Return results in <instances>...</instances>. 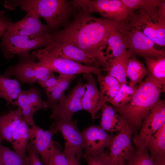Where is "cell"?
Listing matches in <instances>:
<instances>
[{
    "mask_svg": "<svg viewBox=\"0 0 165 165\" xmlns=\"http://www.w3.org/2000/svg\"><path fill=\"white\" fill-rule=\"evenodd\" d=\"M14 105L18 106L22 109L24 120L28 125L31 126L34 123L33 116L38 110L31 105L27 90H21Z\"/></svg>",
    "mask_w": 165,
    "mask_h": 165,
    "instance_id": "cell-31",
    "label": "cell"
},
{
    "mask_svg": "<svg viewBox=\"0 0 165 165\" xmlns=\"http://www.w3.org/2000/svg\"><path fill=\"white\" fill-rule=\"evenodd\" d=\"M83 157L88 165H111L108 154L104 150L98 154Z\"/></svg>",
    "mask_w": 165,
    "mask_h": 165,
    "instance_id": "cell-37",
    "label": "cell"
},
{
    "mask_svg": "<svg viewBox=\"0 0 165 165\" xmlns=\"http://www.w3.org/2000/svg\"><path fill=\"white\" fill-rule=\"evenodd\" d=\"M76 121L58 120L55 121L50 128L56 133L60 131L66 142L63 152L67 158L75 156L79 162L83 155L85 144L82 133L77 126Z\"/></svg>",
    "mask_w": 165,
    "mask_h": 165,
    "instance_id": "cell-9",
    "label": "cell"
},
{
    "mask_svg": "<svg viewBox=\"0 0 165 165\" xmlns=\"http://www.w3.org/2000/svg\"><path fill=\"white\" fill-rule=\"evenodd\" d=\"M164 85L147 75L129 102L120 107H113L131 129L134 137L137 134L143 121L160 99Z\"/></svg>",
    "mask_w": 165,
    "mask_h": 165,
    "instance_id": "cell-2",
    "label": "cell"
},
{
    "mask_svg": "<svg viewBox=\"0 0 165 165\" xmlns=\"http://www.w3.org/2000/svg\"><path fill=\"white\" fill-rule=\"evenodd\" d=\"M52 41V35L48 33L36 36L12 35L6 31L2 37L1 48L4 56L9 58L14 54L21 57L29 55L31 50L42 46H46Z\"/></svg>",
    "mask_w": 165,
    "mask_h": 165,
    "instance_id": "cell-6",
    "label": "cell"
},
{
    "mask_svg": "<svg viewBox=\"0 0 165 165\" xmlns=\"http://www.w3.org/2000/svg\"><path fill=\"white\" fill-rule=\"evenodd\" d=\"M11 23L6 16L5 12L0 11V37H2L4 32Z\"/></svg>",
    "mask_w": 165,
    "mask_h": 165,
    "instance_id": "cell-41",
    "label": "cell"
},
{
    "mask_svg": "<svg viewBox=\"0 0 165 165\" xmlns=\"http://www.w3.org/2000/svg\"><path fill=\"white\" fill-rule=\"evenodd\" d=\"M33 55L38 60V62L41 65L59 75H72L91 73L97 76L101 74L102 70L99 68L86 66L70 60L54 56L48 52L46 47L35 52Z\"/></svg>",
    "mask_w": 165,
    "mask_h": 165,
    "instance_id": "cell-7",
    "label": "cell"
},
{
    "mask_svg": "<svg viewBox=\"0 0 165 165\" xmlns=\"http://www.w3.org/2000/svg\"><path fill=\"white\" fill-rule=\"evenodd\" d=\"M125 162L127 165H154L153 159L146 147L136 149Z\"/></svg>",
    "mask_w": 165,
    "mask_h": 165,
    "instance_id": "cell-33",
    "label": "cell"
},
{
    "mask_svg": "<svg viewBox=\"0 0 165 165\" xmlns=\"http://www.w3.org/2000/svg\"><path fill=\"white\" fill-rule=\"evenodd\" d=\"M34 134L35 139L31 140L34 148L37 153L39 154L46 165L47 164L50 144L52 135L55 134L51 128L44 130L35 123L31 126Z\"/></svg>",
    "mask_w": 165,
    "mask_h": 165,
    "instance_id": "cell-19",
    "label": "cell"
},
{
    "mask_svg": "<svg viewBox=\"0 0 165 165\" xmlns=\"http://www.w3.org/2000/svg\"><path fill=\"white\" fill-rule=\"evenodd\" d=\"M82 134L85 149L83 156L98 154L109 147L114 137L99 125L90 126L84 129Z\"/></svg>",
    "mask_w": 165,
    "mask_h": 165,
    "instance_id": "cell-15",
    "label": "cell"
},
{
    "mask_svg": "<svg viewBox=\"0 0 165 165\" xmlns=\"http://www.w3.org/2000/svg\"><path fill=\"white\" fill-rule=\"evenodd\" d=\"M21 58L17 64L9 68L5 73L9 77H16L23 83L30 84L37 83L35 75L39 63L29 55Z\"/></svg>",
    "mask_w": 165,
    "mask_h": 165,
    "instance_id": "cell-18",
    "label": "cell"
},
{
    "mask_svg": "<svg viewBox=\"0 0 165 165\" xmlns=\"http://www.w3.org/2000/svg\"><path fill=\"white\" fill-rule=\"evenodd\" d=\"M83 76L87 82L85 84L86 90L82 99V110L89 112L93 119H96L97 113L105 103L97 87L93 74L84 73Z\"/></svg>",
    "mask_w": 165,
    "mask_h": 165,
    "instance_id": "cell-16",
    "label": "cell"
},
{
    "mask_svg": "<svg viewBox=\"0 0 165 165\" xmlns=\"http://www.w3.org/2000/svg\"><path fill=\"white\" fill-rule=\"evenodd\" d=\"M9 77L6 73L0 75V97L14 105L22 90L18 80Z\"/></svg>",
    "mask_w": 165,
    "mask_h": 165,
    "instance_id": "cell-24",
    "label": "cell"
},
{
    "mask_svg": "<svg viewBox=\"0 0 165 165\" xmlns=\"http://www.w3.org/2000/svg\"><path fill=\"white\" fill-rule=\"evenodd\" d=\"M0 165H3L0 160Z\"/></svg>",
    "mask_w": 165,
    "mask_h": 165,
    "instance_id": "cell-46",
    "label": "cell"
},
{
    "mask_svg": "<svg viewBox=\"0 0 165 165\" xmlns=\"http://www.w3.org/2000/svg\"><path fill=\"white\" fill-rule=\"evenodd\" d=\"M27 150L28 153L30 165H43L34 148L31 141L28 143Z\"/></svg>",
    "mask_w": 165,
    "mask_h": 165,
    "instance_id": "cell-39",
    "label": "cell"
},
{
    "mask_svg": "<svg viewBox=\"0 0 165 165\" xmlns=\"http://www.w3.org/2000/svg\"><path fill=\"white\" fill-rule=\"evenodd\" d=\"M158 13L160 17L165 19V1L163 0L158 7Z\"/></svg>",
    "mask_w": 165,
    "mask_h": 165,
    "instance_id": "cell-42",
    "label": "cell"
},
{
    "mask_svg": "<svg viewBox=\"0 0 165 165\" xmlns=\"http://www.w3.org/2000/svg\"><path fill=\"white\" fill-rule=\"evenodd\" d=\"M27 91L31 105L38 111L41 109H46L50 108L47 100L44 101L41 98L40 90L38 88L33 87Z\"/></svg>",
    "mask_w": 165,
    "mask_h": 165,
    "instance_id": "cell-35",
    "label": "cell"
},
{
    "mask_svg": "<svg viewBox=\"0 0 165 165\" xmlns=\"http://www.w3.org/2000/svg\"><path fill=\"white\" fill-rule=\"evenodd\" d=\"M158 7L139 10L137 14L133 13L128 18L129 23L125 22L124 26L141 31L156 44L165 47V19L159 16Z\"/></svg>",
    "mask_w": 165,
    "mask_h": 165,
    "instance_id": "cell-4",
    "label": "cell"
},
{
    "mask_svg": "<svg viewBox=\"0 0 165 165\" xmlns=\"http://www.w3.org/2000/svg\"><path fill=\"white\" fill-rule=\"evenodd\" d=\"M77 76V75H59L57 83L54 87L52 92L47 95V101L50 106V108L57 104L65 95V91L68 87L71 82Z\"/></svg>",
    "mask_w": 165,
    "mask_h": 165,
    "instance_id": "cell-29",
    "label": "cell"
},
{
    "mask_svg": "<svg viewBox=\"0 0 165 165\" xmlns=\"http://www.w3.org/2000/svg\"><path fill=\"white\" fill-rule=\"evenodd\" d=\"M86 90L85 84L79 79L69 94L63 96L57 104L51 108L50 118L55 121L72 120L75 113L82 110V99Z\"/></svg>",
    "mask_w": 165,
    "mask_h": 165,
    "instance_id": "cell-10",
    "label": "cell"
},
{
    "mask_svg": "<svg viewBox=\"0 0 165 165\" xmlns=\"http://www.w3.org/2000/svg\"><path fill=\"white\" fill-rule=\"evenodd\" d=\"M165 123V102L160 99L143 121L133 142L136 149L146 147L150 138Z\"/></svg>",
    "mask_w": 165,
    "mask_h": 165,
    "instance_id": "cell-11",
    "label": "cell"
},
{
    "mask_svg": "<svg viewBox=\"0 0 165 165\" xmlns=\"http://www.w3.org/2000/svg\"><path fill=\"white\" fill-rule=\"evenodd\" d=\"M71 4L75 9L82 12L97 13L105 19L123 22L133 13L121 0H74Z\"/></svg>",
    "mask_w": 165,
    "mask_h": 165,
    "instance_id": "cell-5",
    "label": "cell"
},
{
    "mask_svg": "<svg viewBox=\"0 0 165 165\" xmlns=\"http://www.w3.org/2000/svg\"><path fill=\"white\" fill-rule=\"evenodd\" d=\"M132 57L127 50L119 56L109 60L103 70L106 71L107 74L116 78L121 84H128L127 69L129 60Z\"/></svg>",
    "mask_w": 165,
    "mask_h": 165,
    "instance_id": "cell-22",
    "label": "cell"
},
{
    "mask_svg": "<svg viewBox=\"0 0 165 165\" xmlns=\"http://www.w3.org/2000/svg\"><path fill=\"white\" fill-rule=\"evenodd\" d=\"M47 165H68L67 158L63 152L55 146L53 141L50 146L49 158Z\"/></svg>",
    "mask_w": 165,
    "mask_h": 165,
    "instance_id": "cell-36",
    "label": "cell"
},
{
    "mask_svg": "<svg viewBox=\"0 0 165 165\" xmlns=\"http://www.w3.org/2000/svg\"><path fill=\"white\" fill-rule=\"evenodd\" d=\"M163 0H121L131 12L137 9H145L157 8Z\"/></svg>",
    "mask_w": 165,
    "mask_h": 165,
    "instance_id": "cell-34",
    "label": "cell"
},
{
    "mask_svg": "<svg viewBox=\"0 0 165 165\" xmlns=\"http://www.w3.org/2000/svg\"><path fill=\"white\" fill-rule=\"evenodd\" d=\"M27 13L21 20L11 23L6 32L12 35L36 36L47 34L48 27L41 21L40 16L33 9L28 8H22Z\"/></svg>",
    "mask_w": 165,
    "mask_h": 165,
    "instance_id": "cell-12",
    "label": "cell"
},
{
    "mask_svg": "<svg viewBox=\"0 0 165 165\" xmlns=\"http://www.w3.org/2000/svg\"><path fill=\"white\" fill-rule=\"evenodd\" d=\"M154 165H165V156L153 160Z\"/></svg>",
    "mask_w": 165,
    "mask_h": 165,
    "instance_id": "cell-43",
    "label": "cell"
},
{
    "mask_svg": "<svg viewBox=\"0 0 165 165\" xmlns=\"http://www.w3.org/2000/svg\"><path fill=\"white\" fill-rule=\"evenodd\" d=\"M148 74L147 68L143 63L134 57H132L129 59L126 72L127 77L129 79V85L135 86L139 85Z\"/></svg>",
    "mask_w": 165,
    "mask_h": 165,
    "instance_id": "cell-26",
    "label": "cell"
},
{
    "mask_svg": "<svg viewBox=\"0 0 165 165\" xmlns=\"http://www.w3.org/2000/svg\"><path fill=\"white\" fill-rule=\"evenodd\" d=\"M23 120L22 111L20 108L0 117V140L10 143L13 134Z\"/></svg>",
    "mask_w": 165,
    "mask_h": 165,
    "instance_id": "cell-20",
    "label": "cell"
},
{
    "mask_svg": "<svg viewBox=\"0 0 165 165\" xmlns=\"http://www.w3.org/2000/svg\"><path fill=\"white\" fill-rule=\"evenodd\" d=\"M118 165H127L125 162H123L120 163Z\"/></svg>",
    "mask_w": 165,
    "mask_h": 165,
    "instance_id": "cell-45",
    "label": "cell"
},
{
    "mask_svg": "<svg viewBox=\"0 0 165 165\" xmlns=\"http://www.w3.org/2000/svg\"><path fill=\"white\" fill-rule=\"evenodd\" d=\"M123 24L82 12L67 27L52 35V42L72 44L96 58L101 65L100 48L109 35L119 30Z\"/></svg>",
    "mask_w": 165,
    "mask_h": 165,
    "instance_id": "cell-1",
    "label": "cell"
},
{
    "mask_svg": "<svg viewBox=\"0 0 165 165\" xmlns=\"http://www.w3.org/2000/svg\"><path fill=\"white\" fill-rule=\"evenodd\" d=\"M119 31L125 39L127 50L132 56L136 55L156 58L165 57V51L156 48L154 42L141 31L124 25Z\"/></svg>",
    "mask_w": 165,
    "mask_h": 165,
    "instance_id": "cell-8",
    "label": "cell"
},
{
    "mask_svg": "<svg viewBox=\"0 0 165 165\" xmlns=\"http://www.w3.org/2000/svg\"><path fill=\"white\" fill-rule=\"evenodd\" d=\"M0 140V160L3 165H30L29 156H22L11 150Z\"/></svg>",
    "mask_w": 165,
    "mask_h": 165,
    "instance_id": "cell-30",
    "label": "cell"
},
{
    "mask_svg": "<svg viewBox=\"0 0 165 165\" xmlns=\"http://www.w3.org/2000/svg\"><path fill=\"white\" fill-rule=\"evenodd\" d=\"M119 30L109 35L99 50L101 64L105 68L109 60L119 56L128 50L126 41Z\"/></svg>",
    "mask_w": 165,
    "mask_h": 165,
    "instance_id": "cell-17",
    "label": "cell"
},
{
    "mask_svg": "<svg viewBox=\"0 0 165 165\" xmlns=\"http://www.w3.org/2000/svg\"><path fill=\"white\" fill-rule=\"evenodd\" d=\"M28 125L24 119L13 134L10 142L15 152L22 156L26 155L28 142L35 138L33 130Z\"/></svg>",
    "mask_w": 165,
    "mask_h": 165,
    "instance_id": "cell-23",
    "label": "cell"
},
{
    "mask_svg": "<svg viewBox=\"0 0 165 165\" xmlns=\"http://www.w3.org/2000/svg\"><path fill=\"white\" fill-rule=\"evenodd\" d=\"M54 75L53 72L50 69L39 63L35 75L37 83L40 85Z\"/></svg>",
    "mask_w": 165,
    "mask_h": 165,
    "instance_id": "cell-38",
    "label": "cell"
},
{
    "mask_svg": "<svg viewBox=\"0 0 165 165\" xmlns=\"http://www.w3.org/2000/svg\"><path fill=\"white\" fill-rule=\"evenodd\" d=\"M146 147L153 160L165 156V123L150 138Z\"/></svg>",
    "mask_w": 165,
    "mask_h": 165,
    "instance_id": "cell-27",
    "label": "cell"
},
{
    "mask_svg": "<svg viewBox=\"0 0 165 165\" xmlns=\"http://www.w3.org/2000/svg\"><path fill=\"white\" fill-rule=\"evenodd\" d=\"M101 110L100 126L107 132H120L127 126L122 117L106 103L103 105Z\"/></svg>",
    "mask_w": 165,
    "mask_h": 165,
    "instance_id": "cell-21",
    "label": "cell"
},
{
    "mask_svg": "<svg viewBox=\"0 0 165 165\" xmlns=\"http://www.w3.org/2000/svg\"><path fill=\"white\" fill-rule=\"evenodd\" d=\"M46 47L48 48V52L56 57L99 68L98 66L100 64L97 59L72 44L52 42Z\"/></svg>",
    "mask_w": 165,
    "mask_h": 165,
    "instance_id": "cell-14",
    "label": "cell"
},
{
    "mask_svg": "<svg viewBox=\"0 0 165 165\" xmlns=\"http://www.w3.org/2000/svg\"><path fill=\"white\" fill-rule=\"evenodd\" d=\"M68 165H80L79 162L76 159L75 156H71L67 158Z\"/></svg>",
    "mask_w": 165,
    "mask_h": 165,
    "instance_id": "cell-44",
    "label": "cell"
},
{
    "mask_svg": "<svg viewBox=\"0 0 165 165\" xmlns=\"http://www.w3.org/2000/svg\"><path fill=\"white\" fill-rule=\"evenodd\" d=\"M65 0H22L9 1L10 9L18 6L34 10L43 18L48 26L54 28L63 23L71 11V7Z\"/></svg>",
    "mask_w": 165,
    "mask_h": 165,
    "instance_id": "cell-3",
    "label": "cell"
},
{
    "mask_svg": "<svg viewBox=\"0 0 165 165\" xmlns=\"http://www.w3.org/2000/svg\"><path fill=\"white\" fill-rule=\"evenodd\" d=\"M58 81V77H56L54 75L40 85L44 88L47 96L52 92Z\"/></svg>",
    "mask_w": 165,
    "mask_h": 165,
    "instance_id": "cell-40",
    "label": "cell"
},
{
    "mask_svg": "<svg viewBox=\"0 0 165 165\" xmlns=\"http://www.w3.org/2000/svg\"><path fill=\"white\" fill-rule=\"evenodd\" d=\"M133 135L131 129L127 126L114 137L108 154L111 165H118L134 153L135 150L132 141Z\"/></svg>",
    "mask_w": 165,
    "mask_h": 165,
    "instance_id": "cell-13",
    "label": "cell"
},
{
    "mask_svg": "<svg viewBox=\"0 0 165 165\" xmlns=\"http://www.w3.org/2000/svg\"><path fill=\"white\" fill-rule=\"evenodd\" d=\"M147 65L148 75L163 85L165 83V57H143Z\"/></svg>",
    "mask_w": 165,
    "mask_h": 165,
    "instance_id": "cell-28",
    "label": "cell"
},
{
    "mask_svg": "<svg viewBox=\"0 0 165 165\" xmlns=\"http://www.w3.org/2000/svg\"><path fill=\"white\" fill-rule=\"evenodd\" d=\"M101 96L105 103H110L117 94L122 84L115 77L101 74L97 76Z\"/></svg>",
    "mask_w": 165,
    "mask_h": 165,
    "instance_id": "cell-25",
    "label": "cell"
},
{
    "mask_svg": "<svg viewBox=\"0 0 165 165\" xmlns=\"http://www.w3.org/2000/svg\"><path fill=\"white\" fill-rule=\"evenodd\" d=\"M139 85L131 86L127 83L122 84L117 94L110 103L115 107H120L126 104L131 99Z\"/></svg>",
    "mask_w": 165,
    "mask_h": 165,
    "instance_id": "cell-32",
    "label": "cell"
}]
</instances>
